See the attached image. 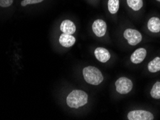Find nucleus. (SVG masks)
I'll return each mask as SVG.
<instances>
[{"label": "nucleus", "instance_id": "obj_1", "mask_svg": "<svg viewBox=\"0 0 160 120\" xmlns=\"http://www.w3.org/2000/svg\"><path fill=\"white\" fill-rule=\"evenodd\" d=\"M88 95L82 90H73L67 97V103L69 107L78 109L88 103Z\"/></svg>", "mask_w": 160, "mask_h": 120}, {"label": "nucleus", "instance_id": "obj_2", "mask_svg": "<svg viewBox=\"0 0 160 120\" xmlns=\"http://www.w3.org/2000/svg\"><path fill=\"white\" fill-rule=\"evenodd\" d=\"M84 79L87 83L98 86L103 81L104 77L100 70L94 66L85 67L82 71Z\"/></svg>", "mask_w": 160, "mask_h": 120}, {"label": "nucleus", "instance_id": "obj_3", "mask_svg": "<svg viewBox=\"0 0 160 120\" xmlns=\"http://www.w3.org/2000/svg\"><path fill=\"white\" fill-rule=\"evenodd\" d=\"M116 89L118 93L121 94H127L133 89V82L126 77H121L116 81Z\"/></svg>", "mask_w": 160, "mask_h": 120}, {"label": "nucleus", "instance_id": "obj_4", "mask_svg": "<svg viewBox=\"0 0 160 120\" xmlns=\"http://www.w3.org/2000/svg\"><path fill=\"white\" fill-rule=\"evenodd\" d=\"M123 37L128 41V43L132 46H136L142 41V35L141 32L132 28H128L125 30Z\"/></svg>", "mask_w": 160, "mask_h": 120}, {"label": "nucleus", "instance_id": "obj_5", "mask_svg": "<svg viewBox=\"0 0 160 120\" xmlns=\"http://www.w3.org/2000/svg\"><path fill=\"white\" fill-rule=\"evenodd\" d=\"M127 118L129 120H153L154 115L146 110H133L128 113Z\"/></svg>", "mask_w": 160, "mask_h": 120}, {"label": "nucleus", "instance_id": "obj_6", "mask_svg": "<svg viewBox=\"0 0 160 120\" xmlns=\"http://www.w3.org/2000/svg\"><path fill=\"white\" fill-rule=\"evenodd\" d=\"M92 29L96 36L98 37H104L107 31V24L103 20L98 19L94 21Z\"/></svg>", "mask_w": 160, "mask_h": 120}, {"label": "nucleus", "instance_id": "obj_7", "mask_svg": "<svg viewBox=\"0 0 160 120\" xmlns=\"http://www.w3.org/2000/svg\"><path fill=\"white\" fill-rule=\"evenodd\" d=\"M147 50L143 48H139L133 52L131 55V61L134 64L142 63L147 56Z\"/></svg>", "mask_w": 160, "mask_h": 120}, {"label": "nucleus", "instance_id": "obj_8", "mask_svg": "<svg viewBox=\"0 0 160 120\" xmlns=\"http://www.w3.org/2000/svg\"><path fill=\"white\" fill-rule=\"evenodd\" d=\"M95 55L98 61L101 63H106L110 59V52L104 48H97L95 50Z\"/></svg>", "mask_w": 160, "mask_h": 120}, {"label": "nucleus", "instance_id": "obj_9", "mask_svg": "<svg viewBox=\"0 0 160 120\" xmlns=\"http://www.w3.org/2000/svg\"><path fill=\"white\" fill-rule=\"evenodd\" d=\"M76 42V38L71 34L62 33L59 37V43L65 48H70Z\"/></svg>", "mask_w": 160, "mask_h": 120}, {"label": "nucleus", "instance_id": "obj_10", "mask_svg": "<svg viewBox=\"0 0 160 120\" xmlns=\"http://www.w3.org/2000/svg\"><path fill=\"white\" fill-rule=\"evenodd\" d=\"M60 29L63 33L74 34L76 32V25L72 21L69 20H65L61 23Z\"/></svg>", "mask_w": 160, "mask_h": 120}, {"label": "nucleus", "instance_id": "obj_11", "mask_svg": "<svg viewBox=\"0 0 160 120\" xmlns=\"http://www.w3.org/2000/svg\"><path fill=\"white\" fill-rule=\"evenodd\" d=\"M147 27L150 32L157 33L160 32V19L157 17H152L148 20Z\"/></svg>", "mask_w": 160, "mask_h": 120}, {"label": "nucleus", "instance_id": "obj_12", "mask_svg": "<svg viewBox=\"0 0 160 120\" xmlns=\"http://www.w3.org/2000/svg\"><path fill=\"white\" fill-rule=\"evenodd\" d=\"M126 3L129 8L135 12L139 11L143 6V0H126Z\"/></svg>", "mask_w": 160, "mask_h": 120}, {"label": "nucleus", "instance_id": "obj_13", "mask_svg": "<svg viewBox=\"0 0 160 120\" xmlns=\"http://www.w3.org/2000/svg\"><path fill=\"white\" fill-rule=\"evenodd\" d=\"M148 70L151 73L160 71V57L154 58L148 64Z\"/></svg>", "mask_w": 160, "mask_h": 120}, {"label": "nucleus", "instance_id": "obj_14", "mask_svg": "<svg viewBox=\"0 0 160 120\" xmlns=\"http://www.w3.org/2000/svg\"><path fill=\"white\" fill-rule=\"evenodd\" d=\"M120 8V0H108V9L112 15H116Z\"/></svg>", "mask_w": 160, "mask_h": 120}, {"label": "nucleus", "instance_id": "obj_15", "mask_svg": "<svg viewBox=\"0 0 160 120\" xmlns=\"http://www.w3.org/2000/svg\"><path fill=\"white\" fill-rule=\"evenodd\" d=\"M150 94L153 98L159 99L160 98V81H157L153 85Z\"/></svg>", "mask_w": 160, "mask_h": 120}, {"label": "nucleus", "instance_id": "obj_16", "mask_svg": "<svg viewBox=\"0 0 160 120\" xmlns=\"http://www.w3.org/2000/svg\"><path fill=\"white\" fill-rule=\"evenodd\" d=\"M44 0H23V1L21 2V5L22 7H25L28 4H38L41 3Z\"/></svg>", "mask_w": 160, "mask_h": 120}, {"label": "nucleus", "instance_id": "obj_17", "mask_svg": "<svg viewBox=\"0 0 160 120\" xmlns=\"http://www.w3.org/2000/svg\"><path fill=\"white\" fill-rule=\"evenodd\" d=\"M14 0H0V7H8L13 3Z\"/></svg>", "mask_w": 160, "mask_h": 120}, {"label": "nucleus", "instance_id": "obj_18", "mask_svg": "<svg viewBox=\"0 0 160 120\" xmlns=\"http://www.w3.org/2000/svg\"><path fill=\"white\" fill-rule=\"evenodd\" d=\"M156 1H157V2H160V0H156Z\"/></svg>", "mask_w": 160, "mask_h": 120}]
</instances>
